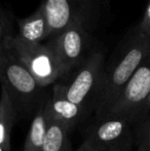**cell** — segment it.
Segmentation results:
<instances>
[{
  "mask_svg": "<svg viewBox=\"0 0 150 151\" xmlns=\"http://www.w3.org/2000/svg\"><path fill=\"white\" fill-rule=\"evenodd\" d=\"M134 151H150V118L133 125Z\"/></svg>",
  "mask_w": 150,
  "mask_h": 151,
  "instance_id": "cell-14",
  "label": "cell"
},
{
  "mask_svg": "<svg viewBox=\"0 0 150 151\" xmlns=\"http://www.w3.org/2000/svg\"><path fill=\"white\" fill-rule=\"evenodd\" d=\"M18 120V114L14 109L7 91L1 86L0 90V151H12L10 138L11 132Z\"/></svg>",
  "mask_w": 150,
  "mask_h": 151,
  "instance_id": "cell-11",
  "label": "cell"
},
{
  "mask_svg": "<svg viewBox=\"0 0 150 151\" xmlns=\"http://www.w3.org/2000/svg\"><path fill=\"white\" fill-rule=\"evenodd\" d=\"M105 64L104 52L93 50L81 64L58 81L65 96L88 113L96 110Z\"/></svg>",
  "mask_w": 150,
  "mask_h": 151,
  "instance_id": "cell-3",
  "label": "cell"
},
{
  "mask_svg": "<svg viewBox=\"0 0 150 151\" xmlns=\"http://www.w3.org/2000/svg\"><path fill=\"white\" fill-rule=\"evenodd\" d=\"M150 52V37L134 27L117 46L111 60L105 64L95 115L101 120L107 114L120 91Z\"/></svg>",
  "mask_w": 150,
  "mask_h": 151,
  "instance_id": "cell-1",
  "label": "cell"
},
{
  "mask_svg": "<svg viewBox=\"0 0 150 151\" xmlns=\"http://www.w3.org/2000/svg\"><path fill=\"white\" fill-rule=\"evenodd\" d=\"M138 27L145 35L150 37V0H148L145 7L144 14H143L142 20L138 24Z\"/></svg>",
  "mask_w": 150,
  "mask_h": 151,
  "instance_id": "cell-16",
  "label": "cell"
},
{
  "mask_svg": "<svg viewBox=\"0 0 150 151\" xmlns=\"http://www.w3.org/2000/svg\"><path fill=\"white\" fill-rule=\"evenodd\" d=\"M92 42V30L82 25H74L50 38L46 44L57 57L65 76L93 52Z\"/></svg>",
  "mask_w": 150,
  "mask_h": 151,
  "instance_id": "cell-7",
  "label": "cell"
},
{
  "mask_svg": "<svg viewBox=\"0 0 150 151\" xmlns=\"http://www.w3.org/2000/svg\"><path fill=\"white\" fill-rule=\"evenodd\" d=\"M18 35L29 42L42 43L50 38V29L43 8L39 5L30 16L18 21Z\"/></svg>",
  "mask_w": 150,
  "mask_h": 151,
  "instance_id": "cell-10",
  "label": "cell"
},
{
  "mask_svg": "<svg viewBox=\"0 0 150 151\" xmlns=\"http://www.w3.org/2000/svg\"><path fill=\"white\" fill-rule=\"evenodd\" d=\"M14 35L11 23L8 20L7 16L0 9V45H4Z\"/></svg>",
  "mask_w": 150,
  "mask_h": 151,
  "instance_id": "cell-15",
  "label": "cell"
},
{
  "mask_svg": "<svg viewBox=\"0 0 150 151\" xmlns=\"http://www.w3.org/2000/svg\"><path fill=\"white\" fill-rule=\"evenodd\" d=\"M108 151H134V139L122 142V143L114 146Z\"/></svg>",
  "mask_w": 150,
  "mask_h": 151,
  "instance_id": "cell-17",
  "label": "cell"
},
{
  "mask_svg": "<svg viewBox=\"0 0 150 151\" xmlns=\"http://www.w3.org/2000/svg\"><path fill=\"white\" fill-rule=\"evenodd\" d=\"M133 124L124 118L96 120L79 147L74 151H108L122 142L133 140Z\"/></svg>",
  "mask_w": 150,
  "mask_h": 151,
  "instance_id": "cell-8",
  "label": "cell"
},
{
  "mask_svg": "<svg viewBox=\"0 0 150 151\" xmlns=\"http://www.w3.org/2000/svg\"><path fill=\"white\" fill-rule=\"evenodd\" d=\"M0 84L7 91L18 118L22 119L33 118L50 95L5 45H0Z\"/></svg>",
  "mask_w": 150,
  "mask_h": 151,
  "instance_id": "cell-2",
  "label": "cell"
},
{
  "mask_svg": "<svg viewBox=\"0 0 150 151\" xmlns=\"http://www.w3.org/2000/svg\"><path fill=\"white\" fill-rule=\"evenodd\" d=\"M50 29V38L74 25L90 30L101 14V0H41Z\"/></svg>",
  "mask_w": 150,
  "mask_h": 151,
  "instance_id": "cell-5",
  "label": "cell"
},
{
  "mask_svg": "<svg viewBox=\"0 0 150 151\" xmlns=\"http://www.w3.org/2000/svg\"><path fill=\"white\" fill-rule=\"evenodd\" d=\"M69 133L70 132L64 125L50 118L42 151H74Z\"/></svg>",
  "mask_w": 150,
  "mask_h": 151,
  "instance_id": "cell-13",
  "label": "cell"
},
{
  "mask_svg": "<svg viewBox=\"0 0 150 151\" xmlns=\"http://www.w3.org/2000/svg\"><path fill=\"white\" fill-rule=\"evenodd\" d=\"M48 122L50 116L46 110L45 103L33 116L23 151H42Z\"/></svg>",
  "mask_w": 150,
  "mask_h": 151,
  "instance_id": "cell-12",
  "label": "cell"
},
{
  "mask_svg": "<svg viewBox=\"0 0 150 151\" xmlns=\"http://www.w3.org/2000/svg\"><path fill=\"white\" fill-rule=\"evenodd\" d=\"M146 118H150V96L148 97V99H147L146 103H145V105L143 106L142 110H141V112L139 113L138 117L136 118V120H135L134 124L136 122H138V121L140 120H143V119H146ZM133 124V125H134Z\"/></svg>",
  "mask_w": 150,
  "mask_h": 151,
  "instance_id": "cell-18",
  "label": "cell"
},
{
  "mask_svg": "<svg viewBox=\"0 0 150 151\" xmlns=\"http://www.w3.org/2000/svg\"><path fill=\"white\" fill-rule=\"evenodd\" d=\"M149 96L150 52L126 82L103 119L110 117L124 118L134 124Z\"/></svg>",
  "mask_w": 150,
  "mask_h": 151,
  "instance_id": "cell-6",
  "label": "cell"
},
{
  "mask_svg": "<svg viewBox=\"0 0 150 151\" xmlns=\"http://www.w3.org/2000/svg\"><path fill=\"white\" fill-rule=\"evenodd\" d=\"M4 45L43 88L52 86L63 77L62 67L46 43L29 42L14 34Z\"/></svg>",
  "mask_w": 150,
  "mask_h": 151,
  "instance_id": "cell-4",
  "label": "cell"
},
{
  "mask_svg": "<svg viewBox=\"0 0 150 151\" xmlns=\"http://www.w3.org/2000/svg\"><path fill=\"white\" fill-rule=\"evenodd\" d=\"M46 110L50 119L58 121L69 132L74 129L88 115L85 109L71 102L65 96L58 82L52 86L50 98L46 102Z\"/></svg>",
  "mask_w": 150,
  "mask_h": 151,
  "instance_id": "cell-9",
  "label": "cell"
}]
</instances>
